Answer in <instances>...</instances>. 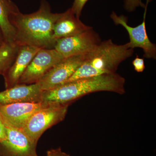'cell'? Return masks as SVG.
Returning <instances> with one entry per match:
<instances>
[{
	"mask_svg": "<svg viewBox=\"0 0 156 156\" xmlns=\"http://www.w3.org/2000/svg\"><path fill=\"white\" fill-rule=\"evenodd\" d=\"M92 28L76 17L70 8L62 13L55 23L53 38L56 42L58 39L73 36Z\"/></svg>",
	"mask_w": 156,
	"mask_h": 156,
	"instance_id": "obj_13",
	"label": "cell"
},
{
	"mask_svg": "<svg viewBox=\"0 0 156 156\" xmlns=\"http://www.w3.org/2000/svg\"><path fill=\"white\" fill-rule=\"evenodd\" d=\"M88 0H74L72 7L71 9L76 15V17L80 18L82 10Z\"/></svg>",
	"mask_w": 156,
	"mask_h": 156,
	"instance_id": "obj_17",
	"label": "cell"
},
{
	"mask_svg": "<svg viewBox=\"0 0 156 156\" xmlns=\"http://www.w3.org/2000/svg\"><path fill=\"white\" fill-rule=\"evenodd\" d=\"M125 83V78L116 73L82 78L43 91L41 102L71 104L84 95L103 91L123 95Z\"/></svg>",
	"mask_w": 156,
	"mask_h": 156,
	"instance_id": "obj_2",
	"label": "cell"
},
{
	"mask_svg": "<svg viewBox=\"0 0 156 156\" xmlns=\"http://www.w3.org/2000/svg\"><path fill=\"white\" fill-rule=\"evenodd\" d=\"M0 120L6 134V139L0 142V156H38L37 143L1 116Z\"/></svg>",
	"mask_w": 156,
	"mask_h": 156,
	"instance_id": "obj_5",
	"label": "cell"
},
{
	"mask_svg": "<svg viewBox=\"0 0 156 156\" xmlns=\"http://www.w3.org/2000/svg\"><path fill=\"white\" fill-rule=\"evenodd\" d=\"M6 138L5 129L3 123L0 120V142H2Z\"/></svg>",
	"mask_w": 156,
	"mask_h": 156,
	"instance_id": "obj_20",
	"label": "cell"
},
{
	"mask_svg": "<svg viewBox=\"0 0 156 156\" xmlns=\"http://www.w3.org/2000/svg\"><path fill=\"white\" fill-rule=\"evenodd\" d=\"M5 43H6L2 31L0 28V49L2 48L3 46L5 44Z\"/></svg>",
	"mask_w": 156,
	"mask_h": 156,
	"instance_id": "obj_21",
	"label": "cell"
},
{
	"mask_svg": "<svg viewBox=\"0 0 156 156\" xmlns=\"http://www.w3.org/2000/svg\"><path fill=\"white\" fill-rule=\"evenodd\" d=\"M98 34L92 29L85 31L76 35L58 39L54 49L64 58L86 55L100 44Z\"/></svg>",
	"mask_w": 156,
	"mask_h": 156,
	"instance_id": "obj_6",
	"label": "cell"
},
{
	"mask_svg": "<svg viewBox=\"0 0 156 156\" xmlns=\"http://www.w3.org/2000/svg\"><path fill=\"white\" fill-rule=\"evenodd\" d=\"M42 92L37 83L17 85L0 92V104L42 102Z\"/></svg>",
	"mask_w": 156,
	"mask_h": 156,
	"instance_id": "obj_12",
	"label": "cell"
},
{
	"mask_svg": "<svg viewBox=\"0 0 156 156\" xmlns=\"http://www.w3.org/2000/svg\"><path fill=\"white\" fill-rule=\"evenodd\" d=\"M70 104H47L30 117L22 131L31 140L37 143L45 131L64 119Z\"/></svg>",
	"mask_w": 156,
	"mask_h": 156,
	"instance_id": "obj_4",
	"label": "cell"
},
{
	"mask_svg": "<svg viewBox=\"0 0 156 156\" xmlns=\"http://www.w3.org/2000/svg\"><path fill=\"white\" fill-rule=\"evenodd\" d=\"M19 46L5 43L0 49V75H3L13 64L18 53Z\"/></svg>",
	"mask_w": 156,
	"mask_h": 156,
	"instance_id": "obj_15",
	"label": "cell"
},
{
	"mask_svg": "<svg viewBox=\"0 0 156 156\" xmlns=\"http://www.w3.org/2000/svg\"><path fill=\"white\" fill-rule=\"evenodd\" d=\"M47 156H70L69 154L62 151L60 147L49 150L47 152Z\"/></svg>",
	"mask_w": 156,
	"mask_h": 156,
	"instance_id": "obj_19",
	"label": "cell"
},
{
	"mask_svg": "<svg viewBox=\"0 0 156 156\" xmlns=\"http://www.w3.org/2000/svg\"><path fill=\"white\" fill-rule=\"evenodd\" d=\"M19 11L10 0H0V28L7 44H14L16 31L12 19L13 15Z\"/></svg>",
	"mask_w": 156,
	"mask_h": 156,
	"instance_id": "obj_14",
	"label": "cell"
},
{
	"mask_svg": "<svg viewBox=\"0 0 156 156\" xmlns=\"http://www.w3.org/2000/svg\"><path fill=\"white\" fill-rule=\"evenodd\" d=\"M134 49L125 44H115L112 40L104 41L91 52L73 75L65 83L82 79L115 73L119 65L131 57Z\"/></svg>",
	"mask_w": 156,
	"mask_h": 156,
	"instance_id": "obj_3",
	"label": "cell"
},
{
	"mask_svg": "<svg viewBox=\"0 0 156 156\" xmlns=\"http://www.w3.org/2000/svg\"><path fill=\"white\" fill-rule=\"evenodd\" d=\"M64 58L54 48L40 49L23 74L18 85L36 83Z\"/></svg>",
	"mask_w": 156,
	"mask_h": 156,
	"instance_id": "obj_7",
	"label": "cell"
},
{
	"mask_svg": "<svg viewBox=\"0 0 156 156\" xmlns=\"http://www.w3.org/2000/svg\"><path fill=\"white\" fill-rule=\"evenodd\" d=\"M47 104L21 102L0 104V116L15 128L22 130L30 117Z\"/></svg>",
	"mask_w": 156,
	"mask_h": 156,
	"instance_id": "obj_10",
	"label": "cell"
},
{
	"mask_svg": "<svg viewBox=\"0 0 156 156\" xmlns=\"http://www.w3.org/2000/svg\"><path fill=\"white\" fill-rule=\"evenodd\" d=\"M145 5L141 0H125L124 8L126 11L129 12H133L136 8L140 7L144 8Z\"/></svg>",
	"mask_w": 156,
	"mask_h": 156,
	"instance_id": "obj_16",
	"label": "cell"
},
{
	"mask_svg": "<svg viewBox=\"0 0 156 156\" xmlns=\"http://www.w3.org/2000/svg\"><path fill=\"white\" fill-rule=\"evenodd\" d=\"M62 13L51 12L48 3L42 0L36 12L13 15L12 23L16 31L14 44L27 45L39 49H53L56 42L53 38V28Z\"/></svg>",
	"mask_w": 156,
	"mask_h": 156,
	"instance_id": "obj_1",
	"label": "cell"
},
{
	"mask_svg": "<svg viewBox=\"0 0 156 156\" xmlns=\"http://www.w3.org/2000/svg\"><path fill=\"white\" fill-rule=\"evenodd\" d=\"M40 50L39 48L27 45L19 46L15 60L3 75L6 89L18 85L23 74Z\"/></svg>",
	"mask_w": 156,
	"mask_h": 156,
	"instance_id": "obj_11",
	"label": "cell"
},
{
	"mask_svg": "<svg viewBox=\"0 0 156 156\" xmlns=\"http://www.w3.org/2000/svg\"><path fill=\"white\" fill-rule=\"evenodd\" d=\"M150 1L147 0L144 7L143 20L141 24L136 27H132L128 25L127 17L123 15L118 16L114 11L112 12L110 17L116 25H122L128 32L130 38V41L128 43L129 48L133 49L135 48H141L144 52V57L156 59V45L151 41L146 29V16L147 5Z\"/></svg>",
	"mask_w": 156,
	"mask_h": 156,
	"instance_id": "obj_8",
	"label": "cell"
},
{
	"mask_svg": "<svg viewBox=\"0 0 156 156\" xmlns=\"http://www.w3.org/2000/svg\"><path fill=\"white\" fill-rule=\"evenodd\" d=\"M132 64L134 69L137 73H142L145 68L144 61V58H140L136 56L135 59L132 61Z\"/></svg>",
	"mask_w": 156,
	"mask_h": 156,
	"instance_id": "obj_18",
	"label": "cell"
},
{
	"mask_svg": "<svg viewBox=\"0 0 156 156\" xmlns=\"http://www.w3.org/2000/svg\"><path fill=\"white\" fill-rule=\"evenodd\" d=\"M86 55L64 58L48 71L36 83L42 91L50 90L64 83L75 73Z\"/></svg>",
	"mask_w": 156,
	"mask_h": 156,
	"instance_id": "obj_9",
	"label": "cell"
}]
</instances>
